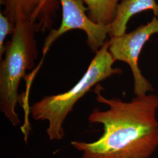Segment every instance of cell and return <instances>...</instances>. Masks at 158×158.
Returning <instances> with one entry per match:
<instances>
[{"label":"cell","instance_id":"6da1fadb","mask_svg":"<svg viewBox=\"0 0 158 158\" xmlns=\"http://www.w3.org/2000/svg\"><path fill=\"white\" fill-rule=\"evenodd\" d=\"M100 89L96 100L108 108L94 110L89 121L102 124L103 134L96 141H72V146L82 158H150L158 148V96L149 93L124 102L105 97Z\"/></svg>","mask_w":158,"mask_h":158},{"label":"cell","instance_id":"7a4b0ae2","mask_svg":"<svg viewBox=\"0 0 158 158\" xmlns=\"http://www.w3.org/2000/svg\"><path fill=\"white\" fill-rule=\"evenodd\" d=\"M108 47L107 40L96 53L83 77L72 89L62 94L46 96L29 108L33 119L48 122L46 133L52 141L64 137V122L76 102L85 93L105 79L122 73L121 69L113 68L115 60Z\"/></svg>","mask_w":158,"mask_h":158},{"label":"cell","instance_id":"3957f363","mask_svg":"<svg viewBox=\"0 0 158 158\" xmlns=\"http://www.w3.org/2000/svg\"><path fill=\"white\" fill-rule=\"evenodd\" d=\"M35 29L34 25L25 21H15L11 41L0 64V110L14 126L20 123L16 111L22 100L19 86L27 71L34 67L37 57Z\"/></svg>","mask_w":158,"mask_h":158},{"label":"cell","instance_id":"277c9868","mask_svg":"<svg viewBox=\"0 0 158 158\" xmlns=\"http://www.w3.org/2000/svg\"><path fill=\"white\" fill-rule=\"evenodd\" d=\"M157 34L158 19L154 17L146 25L139 26L130 33L112 37L109 40L108 50L115 62L121 61L130 66L135 96L146 95L154 91L152 85L142 73L139 59L146 43L152 36Z\"/></svg>","mask_w":158,"mask_h":158},{"label":"cell","instance_id":"5b68a950","mask_svg":"<svg viewBox=\"0 0 158 158\" xmlns=\"http://www.w3.org/2000/svg\"><path fill=\"white\" fill-rule=\"evenodd\" d=\"M62 7V20L59 28L53 29L47 36L42 49L44 58L53 44L62 35L72 29L84 31L87 43L91 51L97 53L107 40L110 25H99L92 21L85 14L88 10L82 0H60Z\"/></svg>","mask_w":158,"mask_h":158},{"label":"cell","instance_id":"8992f818","mask_svg":"<svg viewBox=\"0 0 158 158\" xmlns=\"http://www.w3.org/2000/svg\"><path fill=\"white\" fill-rule=\"evenodd\" d=\"M152 11L158 17V4L155 0H122L119 3L116 17L110 25L111 38L126 33L127 25L131 18L145 11Z\"/></svg>","mask_w":158,"mask_h":158},{"label":"cell","instance_id":"52a82bcc","mask_svg":"<svg viewBox=\"0 0 158 158\" xmlns=\"http://www.w3.org/2000/svg\"><path fill=\"white\" fill-rule=\"evenodd\" d=\"M51 0H2L5 6L3 13L14 25L17 20H23L35 26L46 7Z\"/></svg>","mask_w":158,"mask_h":158},{"label":"cell","instance_id":"ba28073f","mask_svg":"<svg viewBox=\"0 0 158 158\" xmlns=\"http://www.w3.org/2000/svg\"><path fill=\"white\" fill-rule=\"evenodd\" d=\"M87 5L88 17L94 23L110 25L116 17L118 0H82Z\"/></svg>","mask_w":158,"mask_h":158},{"label":"cell","instance_id":"9c48e42d","mask_svg":"<svg viewBox=\"0 0 158 158\" xmlns=\"http://www.w3.org/2000/svg\"><path fill=\"white\" fill-rule=\"evenodd\" d=\"M14 30V25L11 23L9 18L1 12L0 14V58L1 60L2 55L6 51L4 46V41L6 36L13 33Z\"/></svg>","mask_w":158,"mask_h":158}]
</instances>
